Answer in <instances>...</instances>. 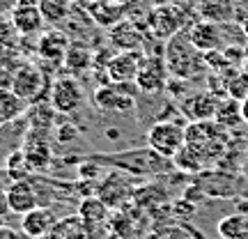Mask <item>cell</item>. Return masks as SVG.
<instances>
[{"label": "cell", "mask_w": 248, "mask_h": 239, "mask_svg": "<svg viewBox=\"0 0 248 239\" xmlns=\"http://www.w3.org/2000/svg\"><path fill=\"white\" fill-rule=\"evenodd\" d=\"M90 159H94L101 166H113L115 170H122L126 175H136V177L163 175L175 166L172 159L161 157L159 152H154L150 145L147 147H126V150L113 152V154H94Z\"/></svg>", "instance_id": "obj_1"}, {"label": "cell", "mask_w": 248, "mask_h": 239, "mask_svg": "<svg viewBox=\"0 0 248 239\" xmlns=\"http://www.w3.org/2000/svg\"><path fill=\"white\" fill-rule=\"evenodd\" d=\"M163 60L168 64L170 76L175 79H193L207 67L204 53H200L193 46L188 30H179L177 35L166 42V51H163Z\"/></svg>", "instance_id": "obj_2"}, {"label": "cell", "mask_w": 248, "mask_h": 239, "mask_svg": "<svg viewBox=\"0 0 248 239\" xmlns=\"http://www.w3.org/2000/svg\"><path fill=\"white\" fill-rule=\"evenodd\" d=\"M225 127H221L216 120L191 122L186 127V145H191L204 161L216 159L225 147Z\"/></svg>", "instance_id": "obj_3"}, {"label": "cell", "mask_w": 248, "mask_h": 239, "mask_svg": "<svg viewBox=\"0 0 248 239\" xmlns=\"http://www.w3.org/2000/svg\"><path fill=\"white\" fill-rule=\"evenodd\" d=\"M147 145L166 159H175L186 145V127L175 120H156L147 129Z\"/></svg>", "instance_id": "obj_4"}, {"label": "cell", "mask_w": 248, "mask_h": 239, "mask_svg": "<svg viewBox=\"0 0 248 239\" xmlns=\"http://www.w3.org/2000/svg\"><path fill=\"white\" fill-rule=\"evenodd\" d=\"M184 14L179 12L175 5L168 2H159L156 7H152L145 16V28L150 32L152 39H159V42H168L177 35L179 30H184Z\"/></svg>", "instance_id": "obj_5"}, {"label": "cell", "mask_w": 248, "mask_h": 239, "mask_svg": "<svg viewBox=\"0 0 248 239\" xmlns=\"http://www.w3.org/2000/svg\"><path fill=\"white\" fill-rule=\"evenodd\" d=\"M126 83H108L94 90L92 101L99 111L104 113H115V115H133L136 113V99L133 95L124 92Z\"/></svg>", "instance_id": "obj_6"}, {"label": "cell", "mask_w": 248, "mask_h": 239, "mask_svg": "<svg viewBox=\"0 0 248 239\" xmlns=\"http://www.w3.org/2000/svg\"><path fill=\"white\" fill-rule=\"evenodd\" d=\"M133 83L145 95H161L163 90H168L170 71L166 60H163V55H145L140 71H138Z\"/></svg>", "instance_id": "obj_7"}, {"label": "cell", "mask_w": 248, "mask_h": 239, "mask_svg": "<svg viewBox=\"0 0 248 239\" xmlns=\"http://www.w3.org/2000/svg\"><path fill=\"white\" fill-rule=\"evenodd\" d=\"M51 83L46 80V74L37 64L32 62H21V67L16 69V76H14V83H12V90L16 92L18 97L28 101V104H35L39 101V97L44 95Z\"/></svg>", "instance_id": "obj_8"}, {"label": "cell", "mask_w": 248, "mask_h": 239, "mask_svg": "<svg viewBox=\"0 0 248 239\" xmlns=\"http://www.w3.org/2000/svg\"><path fill=\"white\" fill-rule=\"evenodd\" d=\"M48 101L53 106L55 113H76L83 101H85V92H83V85H80L76 79L71 76H62V79H55L51 83V95H48Z\"/></svg>", "instance_id": "obj_9"}, {"label": "cell", "mask_w": 248, "mask_h": 239, "mask_svg": "<svg viewBox=\"0 0 248 239\" xmlns=\"http://www.w3.org/2000/svg\"><path fill=\"white\" fill-rule=\"evenodd\" d=\"M147 37H150L147 28H140L131 18H124L108 30V42L117 51H142V46L147 44Z\"/></svg>", "instance_id": "obj_10"}, {"label": "cell", "mask_w": 248, "mask_h": 239, "mask_svg": "<svg viewBox=\"0 0 248 239\" xmlns=\"http://www.w3.org/2000/svg\"><path fill=\"white\" fill-rule=\"evenodd\" d=\"M145 60L142 51H120L117 55H113L106 64V74H108V83H131L136 80L140 64Z\"/></svg>", "instance_id": "obj_11"}, {"label": "cell", "mask_w": 248, "mask_h": 239, "mask_svg": "<svg viewBox=\"0 0 248 239\" xmlns=\"http://www.w3.org/2000/svg\"><path fill=\"white\" fill-rule=\"evenodd\" d=\"M97 195L108 207H120L126 198L133 195V189L129 186V175L122 170L108 173L101 182H97Z\"/></svg>", "instance_id": "obj_12"}, {"label": "cell", "mask_w": 248, "mask_h": 239, "mask_svg": "<svg viewBox=\"0 0 248 239\" xmlns=\"http://www.w3.org/2000/svg\"><path fill=\"white\" fill-rule=\"evenodd\" d=\"M7 195H9V209H12V214H21L23 216V214L42 207L39 191H37L35 182L30 177L12 182V186L7 189Z\"/></svg>", "instance_id": "obj_13"}, {"label": "cell", "mask_w": 248, "mask_h": 239, "mask_svg": "<svg viewBox=\"0 0 248 239\" xmlns=\"http://www.w3.org/2000/svg\"><path fill=\"white\" fill-rule=\"evenodd\" d=\"M71 39L67 32L62 30H46L37 37V58L46 62H53V64H62L64 62V55H67V48H69Z\"/></svg>", "instance_id": "obj_14"}, {"label": "cell", "mask_w": 248, "mask_h": 239, "mask_svg": "<svg viewBox=\"0 0 248 239\" xmlns=\"http://www.w3.org/2000/svg\"><path fill=\"white\" fill-rule=\"evenodd\" d=\"M188 37L200 53L218 51L225 44L223 42V23H214V21H204V18L188 28Z\"/></svg>", "instance_id": "obj_15"}, {"label": "cell", "mask_w": 248, "mask_h": 239, "mask_svg": "<svg viewBox=\"0 0 248 239\" xmlns=\"http://www.w3.org/2000/svg\"><path fill=\"white\" fill-rule=\"evenodd\" d=\"M85 9H88L90 18L99 28H106V30L124 21L126 12H129L126 5H122L120 0H92V2H85Z\"/></svg>", "instance_id": "obj_16"}, {"label": "cell", "mask_w": 248, "mask_h": 239, "mask_svg": "<svg viewBox=\"0 0 248 239\" xmlns=\"http://www.w3.org/2000/svg\"><path fill=\"white\" fill-rule=\"evenodd\" d=\"M55 223H58V219H55V214L48 207H37L32 212L23 214L21 230L30 239H44V237H48V232L53 230Z\"/></svg>", "instance_id": "obj_17"}, {"label": "cell", "mask_w": 248, "mask_h": 239, "mask_svg": "<svg viewBox=\"0 0 248 239\" xmlns=\"http://www.w3.org/2000/svg\"><path fill=\"white\" fill-rule=\"evenodd\" d=\"M9 16H12L14 26L18 28V32L23 37H37L44 32L46 21L37 5H16V9Z\"/></svg>", "instance_id": "obj_18"}, {"label": "cell", "mask_w": 248, "mask_h": 239, "mask_svg": "<svg viewBox=\"0 0 248 239\" xmlns=\"http://www.w3.org/2000/svg\"><path fill=\"white\" fill-rule=\"evenodd\" d=\"M221 101L214 92H198L195 97L184 101V113H188L191 122H207V120H216Z\"/></svg>", "instance_id": "obj_19"}, {"label": "cell", "mask_w": 248, "mask_h": 239, "mask_svg": "<svg viewBox=\"0 0 248 239\" xmlns=\"http://www.w3.org/2000/svg\"><path fill=\"white\" fill-rule=\"evenodd\" d=\"M200 16L214 23H232L237 21V5L232 0H198Z\"/></svg>", "instance_id": "obj_20"}, {"label": "cell", "mask_w": 248, "mask_h": 239, "mask_svg": "<svg viewBox=\"0 0 248 239\" xmlns=\"http://www.w3.org/2000/svg\"><path fill=\"white\" fill-rule=\"evenodd\" d=\"M92 62H94V58H92L90 46L85 44V42L76 39V42H71L69 48H67V55H64L62 67H64L67 71H71V74H80V71L90 69Z\"/></svg>", "instance_id": "obj_21"}, {"label": "cell", "mask_w": 248, "mask_h": 239, "mask_svg": "<svg viewBox=\"0 0 248 239\" xmlns=\"http://www.w3.org/2000/svg\"><path fill=\"white\" fill-rule=\"evenodd\" d=\"M28 101L18 97L12 88H0V127L14 122L26 113Z\"/></svg>", "instance_id": "obj_22"}, {"label": "cell", "mask_w": 248, "mask_h": 239, "mask_svg": "<svg viewBox=\"0 0 248 239\" xmlns=\"http://www.w3.org/2000/svg\"><path fill=\"white\" fill-rule=\"evenodd\" d=\"M108 207L99 195H88V198H83V203L78 207V216L83 219V223L92 228V225H99V223H104L108 219Z\"/></svg>", "instance_id": "obj_23"}, {"label": "cell", "mask_w": 248, "mask_h": 239, "mask_svg": "<svg viewBox=\"0 0 248 239\" xmlns=\"http://www.w3.org/2000/svg\"><path fill=\"white\" fill-rule=\"evenodd\" d=\"M39 12L48 26H62L71 14V0H42L39 2Z\"/></svg>", "instance_id": "obj_24"}, {"label": "cell", "mask_w": 248, "mask_h": 239, "mask_svg": "<svg viewBox=\"0 0 248 239\" xmlns=\"http://www.w3.org/2000/svg\"><path fill=\"white\" fill-rule=\"evenodd\" d=\"M218 235L223 239H248V216L230 214L218 221Z\"/></svg>", "instance_id": "obj_25"}, {"label": "cell", "mask_w": 248, "mask_h": 239, "mask_svg": "<svg viewBox=\"0 0 248 239\" xmlns=\"http://www.w3.org/2000/svg\"><path fill=\"white\" fill-rule=\"evenodd\" d=\"M23 35L14 26L12 16H0V51H21Z\"/></svg>", "instance_id": "obj_26"}, {"label": "cell", "mask_w": 248, "mask_h": 239, "mask_svg": "<svg viewBox=\"0 0 248 239\" xmlns=\"http://www.w3.org/2000/svg\"><path fill=\"white\" fill-rule=\"evenodd\" d=\"M172 163H175L179 170H184V173H202L207 161H204L191 145H184V147L179 150L177 157L172 159Z\"/></svg>", "instance_id": "obj_27"}, {"label": "cell", "mask_w": 248, "mask_h": 239, "mask_svg": "<svg viewBox=\"0 0 248 239\" xmlns=\"http://www.w3.org/2000/svg\"><path fill=\"white\" fill-rule=\"evenodd\" d=\"M244 117H241V101L239 99H228L225 104L221 101L218 106V113H216V122L225 127V129H232L234 124H239Z\"/></svg>", "instance_id": "obj_28"}, {"label": "cell", "mask_w": 248, "mask_h": 239, "mask_svg": "<svg viewBox=\"0 0 248 239\" xmlns=\"http://www.w3.org/2000/svg\"><path fill=\"white\" fill-rule=\"evenodd\" d=\"M18 51H0V88H12L21 60H16Z\"/></svg>", "instance_id": "obj_29"}, {"label": "cell", "mask_w": 248, "mask_h": 239, "mask_svg": "<svg viewBox=\"0 0 248 239\" xmlns=\"http://www.w3.org/2000/svg\"><path fill=\"white\" fill-rule=\"evenodd\" d=\"M30 163H28V157L23 150H16L9 154L7 159V175L12 177V182H16V179H28L30 175Z\"/></svg>", "instance_id": "obj_30"}, {"label": "cell", "mask_w": 248, "mask_h": 239, "mask_svg": "<svg viewBox=\"0 0 248 239\" xmlns=\"http://www.w3.org/2000/svg\"><path fill=\"white\" fill-rule=\"evenodd\" d=\"M26 157H28V163L32 170H39V168H46L48 161H51V150L46 143H30L26 150Z\"/></svg>", "instance_id": "obj_31"}, {"label": "cell", "mask_w": 248, "mask_h": 239, "mask_svg": "<svg viewBox=\"0 0 248 239\" xmlns=\"http://www.w3.org/2000/svg\"><path fill=\"white\" fill-rule=\"evenodd\" d=\"M18 0H0V16H9L16 9Z\"/></svg>", "instance_id": "obj_32"}, {"label": "cell", "mask_w": 248, "mask_h": 239, "mask_svg": "<svg viewBox=\"0 0 248 239\" xmlns=\"http://www.w3.org/2000/svg\"><path fill=\"white\" fill-rule=\"evenodd\" d=\"M12 209H9V195H7V189H2L0 186V216H5V214H9Z\"/></svg>", "instance_id": "obj_33"}, {"label": "cell", "mask_w": 248, "mask_h": 239, "mask_svg": "<svg viewBox=\"0 0 248 239\" xmlns=\"http://www.w3.org/2000/svg\"><path fill=\"white\" fill-rule=\"evenodd\" d=\"M71 138H76V129L74 127H62L60 131H58V141H71Z\"/></svg>", "instance_id": "obj_34"}, {"label": "cell", "mask_w": 248, "mask_h": 239, "mask_svg": "<svg viewBox=\"0 0 248 239\" xmlns=\"http://www.w3.org/2000/svg\"><path fill=\"white\" fill-rule=\"evenodd\" d=\"M0 239H21L16 230H12L7 225H0Z\"/></svg>", "instance_id": "obj_35"}, {"label": "cell", "mask_w": 248, "mask_h": 239, "mask_svg": "<svg viewBox=\"0 0 248 239\" xmlns=\"http://www.w3.org/2000/svg\"><path fill=\"white\" fill-rule=\"evenodd\" d=\"M241 117H244V120L248 122V97L241 101Z\"/></svg>", "instance_id": "obj_36"}, {"label": "cell", "mask_w": 248, "mask_h": 239, "mask_svg": "<svg viewBox=\"0 0 248 239\" xmlns=\"http://www.w3.org/2000/svg\"><path fill=\"white\" fill-rule=\"evenodd\" d=\"M39 2L42 0H18V5H37V7H39Z\"/></svg>", "instance_id": "obj_37"}, {"label": "cell", "mask_w": 248, "mask_h": 239, "mask_svg": "<svg viewBox=\"0 0 248 239\" xmlns=\"http://www.w3.org/2000/svg\"><path fill=\"white\" fill-rule=\"evenodd\" d=\"M239 26H241V28H244V32H246V37H248V16H246V18H244V21H241Z\"/></svg>", "instance_id": "obj_38"}, {"label": "cell", "mask_w": 248, "mask_h": 239, "mask_svg": "<svg viewBox=\"0 0 248 239\" xmlns=\"http://www.w3.org/2000/svg\"><path fill=\"white\" fill-rule=\"evenodd\" d=\"M232 2H234L237 7H239V5H246V7H248V0H232Z\"/></svg>", "instance_id": "obj_39"}, {"label": "cell", "mask_w": 248, "mask_h": 239, "mask_svg": "<svg viewBox=\"0 0 248 239\" xmlns=\"http://www.w3.org/2000/svg\"><path fill=\"white\" fill-rule=\"evenodd\" d=\"M85 2H92V0H85Z\"/></svg>", "instance_id": "obj_40"}]
</instances>
